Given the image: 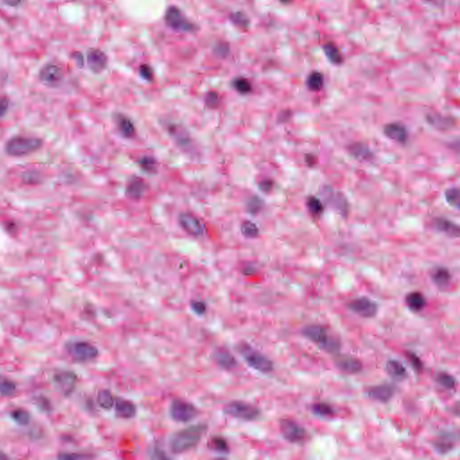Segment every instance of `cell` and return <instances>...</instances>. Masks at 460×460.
<instances>
[{"instance_id": "obj_1", "label": "cell", "mask_w": 460, "mask_h": 460, "mask_svg": "<svg viewBox=\"0 0 460 460\" xmlns=\"http://www.w3.org/2000/svg\"><path fill=\"white\" fill-rule=\"evenodd\" d=\"M208 430L206 424L190 425L174 432L170 438L169 448L173 454H182L198 446Z\"/></svg>"}, {"instance_id": "obj_2", "label": "cell", "mask_w": 460, "mask_h": 460, "mask_svg": "<svg viewBox=\"0 0 460 460\" xmlns=\"http://www.w3.org/2000/svg\"><path fill=\"white\" fill-rule=\"evenodd\" d=\"M301 334L325 353L336 354L341 351L340 339L323 325L308 324L301 330Z\"/></svg>"}, {"instance_id": "obj_3", "label": "cell", "mask_w": 460, "mask_h": 460, "mask_svg": "<svg viewBox=\"0 0 460 460\" xmlns=\"http://www.w3.org/2000/svg\"><path fill=\"white\" fill-rule=\"evenodd\" d=\"M237 351L245 360V363L253 370L263 374L271 373L273 371L274 365L271 360V358L259 352L256 348L252 346L251 344L245 341L239 342L237 345Z\"/></svg>"}, {"instance_id": "obj_4", "label": "cell", "mask_w": 460, "mask_h": 460, "mask_svg": "<svg viewBox=\"0 0 460 460\" xmlns=\"http://www.w3.org/2000/svg\"><path fill=\"white\" fill-rule=\"evenodd\" d=\"M42 146V139L38 137L17 136L6 142L5 150L7 155L19 157L34 153L40 150Z\"/></svg>"}, {"instance_id": "obj_5", "label": "cell", "mask_w": 460, "mask_h": 460, "mask_svg": "<svg viewBox=\"0 0 460 460\" xmlns=\"http://www.w3.org/2000/svg\"><path fill=\"white\" fill-rule=\"evenodd\" d=\"M223 412L230 417L245 422L256 421L261 416V410L255 405L244 401H231L223 407Z\"/></svg>"}, {"instance_id": "obj_6", "label": "cell", "mask_w": 460, "mask_h": 460, "mask_svg": "<svg viewBox=\"0 0 460 460\" xmlns=\"http://www.w3.org/2000/svg\"><path fill=\"white\" fill-rule=\"evenodd\" d=\"M165 23L172 30L179 33L192 34L198 31L197 25L186 17L178 6L168 7L165 14Z\"/></svg>"}, {"instance_id": "obj_7", "label": "cell", "mask_w": 460, "mask_h": 460, "mask_svg": "<svg viewBox=\"0 0 460 460\" xmlns=\"http://www.w3.org/2000/svg\"><path fill=\"white\" fill-rule=\"evenodd\" d=\"M199 414L197 407L183 399H173L169 407V415L176 423L186 424L196 418Z\"/></svg>"}, {"instance_id": "obj_8", "label": "cell", "mask_w": 460, "mask_h": 460, "mask_svg": "<svg viewBox=\"0 0 460 460\" xmlns=\"http://www.w3.org/2000/svg\"><path fill=\"white\" fill-rule=\"evenodd\" d=\"M66 351L68 354L73 359L85 362L93 360L98 357V349L92 343L85 341H69L66 344Z\"/></svg>"}, {"instance_id": "obj_9", "label": "cell", "mask_w": 460, "mask_h": 460, "mask_svg": "<svg viewBox=\"0 0 460 460\" xmlns=\"http://www.w3.org/2000/svg\"><path fill=\"white\" fill-rule=\"evenodd\" d=\"M280 430L282 437L289 443H303L308 438L307 430L292 419H281Z\"/></svg>"}, {"instance_id": "obj_10", "label": "cell", "mask_w": 460, "mask_h": 460, "mask_svg": "<svg viewBox=\"0 0 460 460\" xmlns=\"http://www.w3.org/2000/svg\"><path fill=\"white\" fill-rule=\"evenodd\" d=\"M348 308L362 318L375 317L378 311V305L376 301L368 297H358L348 303Z\"/></svg>"}, {"instance_id": "obj_11", "label": "cell", "mask_w": 460, "mask_h": 460, "mask_svg": "<svg viewBox=\"0 0 460 460\" xmlns=\"http://www.w3.org/2000/svg\"><path fill=\"white\" fill-rule=\"evenodd\" d=\"M459 435L452 430L440 432L432 442V447L438 454L447 455L450 453L457 446Z\"/></svg>"}, {"instance_id": "obj_12", "label": "cell", "mask_w": 460, "mask_h": 460, "mask_svg": "<svg viewBox=\"0 0 460 460\" xmlns=\"http://www.w3.org/2000/svg\"><path fill=\"white\" fill-rule=\"evenodd\" d=\"M334 361L335 367L347 375H356L363 370L362 362L351 355L336 353Z\"/></svg>"}, {"instance_id": "obj_13", "label": "cell", "mask_w": 460, "mask_h": 460, "mask_svg": "<svg viewBox=\"0 0 460 460\" xmlns=\"http://www.w3.org/2000/svg\"><path fill=\"white\" fill-rule=\"evenodd\" d=\"M54 382L57 384L58 388L60 389L62 394L68 396L76 389L77 383H78V376L73 371H59L54 375Z\"/></svg>"}, {"instance_id": "obj_14", "label": "cell", "mask_w": 460, "mask_h": 460, "mask_svg": "<svg viewBox=\"0 0 460 460\" xmlns=\"http://www.w3.org/2000/svg\"><path fill=\"white\" fill-rule=\"evenodd\" d=\"M39 78L43 84L50 86L58 85L64 78L63 68L57 64H47L41 69Z\"/></svg>"}, {"instance_id": "obj_15", "label": "cell", "mask_w": 460, "mask_h": 460, "mask_svg": "<svg viewBox=\"0 0 460 460\" xmlns=\"http://www.w3.org/2000/svg\"><path fill=\"white\" fill-rule=\"evenodd\" d=\"M395 387L392 384H380L367 389L368 396L379 403H389L395 394Z\"/></svg>"}, {"instance_id": "obj_16", "label": "cell", "mask_w": 460, "mask_h": 460, "mask_svg": "<svg viewBox=\"0 0 460 460\" xmlns=\"http://www.w3.org/2000/svg\"><path fill=\"white\" fill-rule=\"evenodd\" d=\"M180 226L186 233L195 238L203 237L205 233L204 224L195 216L184 213L179 217Z\"/></svg>"}, {"instance_id": "obj_17", "label": "cell", "mask_w": 460, "mask_h": 460, "mask_svg": "<svg viewBox=\"0 0 460 460\" xmlns=\"http://www.w3.org/2000/svg\"><path fill=\"white\" fill-rule=\"evenodd\" d=\"M86 62L91 71L99 74L107 67V56L101 50L91 49L87 52Z\"/></svg>"}, {"instance_id": "obj_18", "label": "cell", "mask_w": 460, "mask_h": 460, "mask_svg": "<svg viewBox=\"0 0 460 460\" xmlns=\"http://www.w3.org/2000/svg\"><path fill=\"white\" fill-rule=\"evenodd\" d=\"M114 412L117 417L121 419H132L137 413V407L132 401L121 397L115 398Z\"/></svg>"}, {"instance_id": "obj_19", "label": "cell", "mask_w": 460, "mask_h": 460, "mask_svg": "<svg viewBox=\"0 0 460 460\" xmlns=\"http://www.w3.org/2000/svg\"><path fill=\"white\" fill-rule=\"evenodd\" d=\"M384 133L390 139L401 144L406 143L409 137L407 128L398 122L387 124L384 128Z\"/></svg>"}, {"instance_id": "obj_20", "label": "cell", "mask_w": 460, "mask_h": 460, "mask_svg": "<svg viewBox=\"0 0 460 460\" xmlns=\"http://www.w3.org/2000/svg\"><path fill=\"white\" fill-rule=\"evenodd\" d=\"M147 191V186L139 177H132L126 187V195L132 200H139Z\"/></svg>"}, {"instance_id": "obj_21", "label": "cell", "mask_w": 460, "mask_h": 460, "mask_svg": "<svg viewBox=\"0 0 460 460\" xmlns=\"http://www.w3.org/2000/svg\"><path fill=\"white\" fill-rule=\"evenodd\" d=\"M214 359L217 364L226 371L233 370L238 366V361L233 354L226 349L221 348L217 350L214 353Z\"/></svg>"}, {"instance_id": "obj_22", "label": "cell", "mask_w": 460, "mask_h": 460, "mask_svg": "<svg viewBox=\"0 0 460 460\" xmlns=\"http://www.w3.org/2000/svg\"><path fill=\"white\" fill-rule=\"evenodd\" d=\"M434 227L438 231L447 235L449 238H459L460 236V227L455 224L454 222L450 221L447 219L437 218L434 221Z\"/></svg>"}, {"instance_id": "obj_23", "label": "cell", "mask_w": 460, "mask_h": 460, "mask_svg": "<svg viewBox=\"0 0 460 460\" xmlns=\"http://www.w3.org/2000/svg\"><path fill=\"white\" fill-rule=\"evenodd\" d=\"M405 301H406L407 307L413 312L424 310L427 304V299L425 298V295L420 291H412V292L408 293L406 296Z\"/></svg>"}, {"instance_id": "obj_24", "label": "cell", "mask_w": 460, "mask_h": 460, "mask_svg": "<svg viewBox=\"0 0 460 460\" xmlns=\"http://www.w3.org/2000/svg\"><path fill=\"white\" fill-rule=\"evenodd\" d=\"M386 371L389 376L394 380L402 381L408 376V372L406 367L396 359H389L386 364Z\"/></svg>"}, {"instance_id": "obj_25", "label": "cell", "mask_w": 460, "mask_h": 460, "mask_svg": "<svg viewBox=\"0 0 460 460\" xmlns=\"http://www.w3.org/2000/svg\"><path fill=\"white\" fill-rule=\"evenodd\" d=\"M451 279V273L445 267H437L431 273V280L440 290H445L448 287Z\"/></svg>"}, {"instance_id": "obj_26", "label": "cell", "mask_w": 460, "mask_h": 460, "mask_svg": "<svg viewBox=\"0 0 460 460\" xmlns=\"http://www.w3.org/2000/svg\"><path fill=\"white\" fill-rule=\"evenodd\" d=\"M350 154L358 161L370 162L373 159V153L370 148L363 143L352 144L349 148Z\"/></svg>"}, {"instance_id": "obj_27", "label": "cell", "mask_w": 460, "mask_h": 460, "mask_svg": "<svg viewBox=\"0 0 460 460\" xmlns=\"http://www.w3.org/2000/svg\"><path fill=\"white\" fill-rule=\"evenodd\" d=\"M324 52L329 61L335 65H340L343 59L338 47L333 42H327L323 46Z\"/></svg>"}, {"instance_id": "obj_28", "label": "cell", "mask_w": 460, "mask_h": 460, "mask_svg": "<svg viewBox=\"0 0 460 460\" xmlns=\"http://www.w3.org/2000/svg\"><path fill=\"white\" fill-rule=\"evenodd\" d=\"M116 119L118 129L123 137L131 138L135 135V127L131 119L122 115H119Z\"/></svg>"}, {"instance_id": "obj_29", "label": "cell", "mask_w": 460, "mask_h": 460, "mask_svg": "<svg viewBox=\"0 0 460 460\" xmlns=\"http://www.w3.org/2000/svg\"><path fill=\"white\" fill-rule=\"evenodd\" d=\"M209 448L218 454H228L229 446L227 440L221 436L211 437L208 443Z\"/></svg>"}, {"instance_id": "obj_30", "label": "cell", "mask_w": 460, "mask_h": 460, "mask_svg": "<svg viewBox=\"0 0 460 460\" xmlns=\"http://www.w3.org/2000/svg\"><path fill=\"white\" fill-rule=\"evenodd\" d=\"M97 405L103 410H111L114 406L115 397L107 389H102L98 392L97 397Z\"/></svg>"}, {"instance_id": "obj_31", "label": "cell", "mask_w": 460, "mask_h": 460, "mask_svg": "<svg viewBox=\"0 0 460 460\" xmlns=\"http://www.w3.org/2000/svg\"><path fill=\"white\" fill-rule=\"evenodd\" d=\"M311 412L320 417H332L335 415V409L327 403L318 402L311 406Z\"/></svg>"}, {"instance_id": "obj_32", "label": "cell", "mask_w": 460, "mask_h": 460, "mask_svg": "<svg viewBox=\"0 0 460 460\" xmlns=\"http://www.w3.org/2000/svg\"><path fill=\"white\" fill-rule=\"evenodd\" d=\"M169 131L173 135L174 139L177 144L181 147H188L191 143V139L189 135L185 132L183 129H181L177 125H171L169 127Z\"/></svg>"}, {"instance_id": "obj_33", "label": "cell", "mask_w": 460, "mask_h": 460, "mask_svg": "<svg viewBox=\"0 0 460 460\" xmlns=\"http://www.w3.org/2000/svg\"><path fill=\"white\" fill-rule=\"evenodd\" d=\"M306 84L311 91H319L324 86V76L318 71H313L308 75Z\"/></svg>"}, {"instance_id": "obj_34", "label": "cell", "mask_w": 460, "mask_h": 460, "mask_svg": "<svg viewBox=\"0 0 460 460\" xmlns=\"http://www.w3.org/2000/svg\"><path fill=\"white\" fill-rule=\"evenodd\" d=\"M17 393V385L8 377L0 375V395L10 397Z\"/></svg>"}, {"instance_id": "obj_35", "label": "cell", "mask_w": 460, "mask_h": 460, "mask_svg": "<svg viewBox=\"0 0 460 460\" xmlns=\"http://www.w3.org/2000/svg\"><path fill=\"white\" fill-rule=\"evenodd\" d=\"M229 19L238 28L241 30L248 29L250 25V19L246 16V14L242 11L231 13L229 16Z\"/></svg>"}, {"instance_id": "obj_36", "label": "cell", "mask_w": 460, "mask_h": 460, "mask_svg": "<svg viewBox=\"0 0 460 460\" xmlns=\"http://www.w3.org/2000/svg\"><path fill=\"white\" fill-rule=\"evenodd\" d=\"M436 382L443 388L448 390H453L457 386V379L454 376L448 374L447 372H440L437 374Z\"/></svg>"}, {"instance_id": "obj_37", "label": "cell", "mask_w": 460, "mask_h": 460, "mask_svg": "<svg viewBox=\"0 0 460 460\" xmlns=\"http://www.w3.org/2000/svg\"><path fill=\"white\" fill-rule=\"evenodd\" d=\"M427 120L429 121L430 125L439 130H447L448 127H451L453 124L451 119H447L441 115H429L427 117Z\"/></svg>"}, {"instance_id": "obj_38", "label": "cell", "mask_w": 460, "mask_h": 460, "mask_svg": "<svg viewBox=\"0 0 460 460\" xmlns=\"http://www.w3.org/2000/svg\"><path fill=\"white\" fill-rule=\"evenodd\" d=\"M233 87L241 95H247L251 93L253 86L251 82L247 78L239 77L233 80Z\"/></svg>"}, {"instance_id": "obj_39", "label": "cell", "mask_w": 460, "mask_h": 460, "mask_svg": "<svg viewBox=\"0 0 460 460\" xmlns=\"http://www.w3.org/2000/svg\"><path fill=\"white\" fill-rule=\"evenodd\" d=\"M10 415H11V418L19 425L26 426L30 423V413L23 408H17V409L13 410Z\"/></svg>"}, {"instance_id": "obj_40", "label": "cell", "mask_w": 460, "mask_h": 460, "mask_svg": "<svg viewBox=\"0 0 460 460\" xmlns=\"http://www.w3.org/2000/svg\"><path fill=\"white\" fill-rule=\"evenodd\" d=\"M241 232L247 239H256L259 235V228L253 222L245 221L241 226Z\"/></svg>"}, {"instance_id": "obj_41", "label": "cell", "mask_w": 460, "mask_h": 460, "mask_svg": "<svg viewBox=\"0 0 460 460\" xmlns=\"http://www.w3.org/2000/svg\"><path fill=\"white\" fill-rule=\"evenodd\" d=\"M445 197L449 205L457 209L460 208V190L457 187L449 188L445 191Z\"/></svg>"}, {"instance_id": "obj_42", "label": "cell", "mask_w": 460, "mask_h": 460, "mask_svg": "<svg viewBox=\"0 0 460 460\" xmlns=\"http://www.w3.org/2000/svg\"><path fill=\"white\" fill-rule=\"evenodd\" d=\"M230 52V46L228 42L225 41H220L217 42L213 48V53L216 57L220 59H226Z\"/></svg>"}, {"instance_id": "obj_43", "label": "cell", "mask_w": 460, "mask_h": 460, "mask_svg": "<svg viewBox=\"0 0 460 460\" xmlns=\"http://www.w3.org/2000/svg\"><path fill=\"white\" fill-rule=\"evenodd\" d=\"M307 207L312 214L318 215L322 213L324 210V206L319 199L315 197H309L307 201Z\"/></svg>"}, {"instance_id": "obj_44", "label": "cell", "mask_w": 460, "mask_h": 460, "mask_svg": "<svg viewBox=\"0 0 460 460\" xmlns=\"http://www.w3.org/2000/svg\"><path fill=\"white\" fill-rule=\"evenodd\" d=\"M406 356H407L409 363L412 366V369L416 372L421 373L424 370V363L421 360V358H419L415 353H412V352H407Z\"/></svg>"}, {"instance_id": "obj_45", "label": "cell", "mask_w": 460, "mask_h": 460, "mask_svg": "<svg viewBox=\"0 0 460 460\" xmlns=\"http://www.w3.org/2000/svg\"><path fill=\"white\" fill-rule=\"evenodd\" d=\"M155 160L151 157V156H144L139 160V166L142 168L144 171L148 173H155Z\"/></svg>"}, {"instance_id": "obj_46", "label": "cell", "mask_w": 460, "mask_h": 460, "mask_svg": "<svg viewBox=\"0 0 460 460\" xmlns=\"http://www.w3.org/2000/svg\"><path fill=\"white\" fill-rule=\"evenodd\" d=\"M262 208H263V202H262L261 199H259V197H257V196L252 197L249 200L248 204H247V209H248L249 213H251L253 215H256L257 213H259Z\"/></svg>"}, {"instance_id": "obj_47", "label": "cell", "mask_w": 460, "mask_h": 460, "mask_svg": "<svg viewBox=\"0 0 460 460\" xmlns=\"http://www.w3.org/2000/svg\"><path fill=\"white\" fill-rule=\"evenodd\" d=\"M220 101L221 99H220L219 94L214 91L208 93L205 97V103L210 109H215L218 107L220 104Z\"/></svg>"}, {"instance_id": "obj_48", "label": "cell", "mask_w": 460, "mask_h": 460, "mask_svg": "<svg viewBox=\"0 0 460 460\" xmlns=\"http://www.w3.org/2000/svg\"><path fill=\"white\" fill-rule=\"evenodd\" d=\"M191 308L197 316H204L207 310V306L202 300H192L191 302Z\"/></svg>"}, {"instance_id": "obj_49", "label": "cell", "mask_w": 460, "mask_h": 460, "mask_svg": "<svg viewBox=\"0 0 460 460\" xmlns=\"http://www.w3.org/2000/svg\"><path fill=\"white\" fill-rule=\"evenodd\" d=\"M139 74H140L141 78H144L145 80H148V81H151L154 78L153 70H152L151 67L148 65V64H142L141 66L139 67Z\"/></svg>"}, {"instance_id": "obj_50", "label": "cell", "mask_w": 460, "mask_h": 460, "mask_svg": "<svg viewBox=\"0 0 460 460\" xmlns=\"http://www.w3.org/2000/svg\"><path fill=\"white\" fill-rule=\"evenodd\" d=\"M58 458L60 460H84V459H88L89 456L87 455L78 454V453H60Z\"/></svg>"}, {"instance_id": "obj_51", "label": "cell", "mask_w": 460, "mask_h": 460, "mask_svg": "<svg viewBox=\"0 0 460 460\" xmlns=\"http://www.w3.org/2000/svg\"><path fill=\"white\" fill-rule=\"evenodd\" d=\"M259 187L264 192H268V191H271V189L273 187V182L270 181V180H263L262 182H260Z\"/></svg>"}, {"instance_id": "obj_52", "label": "cell", "mask_w": 460, "mask_h": 460, "mask_svg": "<svg viewBox=\"0 0 460 460\" xmlns=\"http://www.w3.org/2000/svg\"><path fill=\"white\" fill-rule=\"evenodd\" d=\"M8 101L6 98H0V117H3L7 112Z\"/></svg>"}, {"instance_id": "obj_53", "label": "cell", "mask_w": 460, "mask_h": 460, "mask_svg": "<svg viewBox=\"0 0 460 460\" xmlns=\"http://www.w3.org/2000/svg\"><path fill=\"white\" fill-rule=\"evenodd\" d=\"M429 5L436 6V7H443L445 5V0H424Z\"/></svg>"}, {"instance_id": "obj_54", "label": "cell", "mask_w": 460, "mask_h": 460, "mask_svg": "<svg viewBox=\"0 0 460 460\" xmlns=\"http://www.w3.org/2000/svg\"><path fill=\"white\" fill-rule=\"evenodd\" d=\"M4 3H6V5L10 6H17L18 5H20L21 1L22 0H3Z\"/></svg>"}, {"instance_id": "obj_55", "label": "cell", "mask_w": 460, "mask_h": 460, "mask_svg": "<svg viewBox=\"0 0 460 460\" xmlns=\"http://www.w3.org/2000/svg\"><path fill=\"white\" fill-rule=\"evenodd\" d=\"M8 459H9V457L7 455L5 454L2 451H0V460H8Z\"/></svg>"}, {"instance_id": "obj_56", "label": "cell", "mask_w": 460, "mask_h": 460, "mask_svg": "<svg viewBox=\"0 0 460 460\" xmlns=\"http://www.w3.org/2000/svg\"><path fill=\"white\" fill-rule=\"evenodd\" d=\"M278 1H280L282 4H289V3L292 2L293 0H278Z\"/></svg>"}]
</instances>
